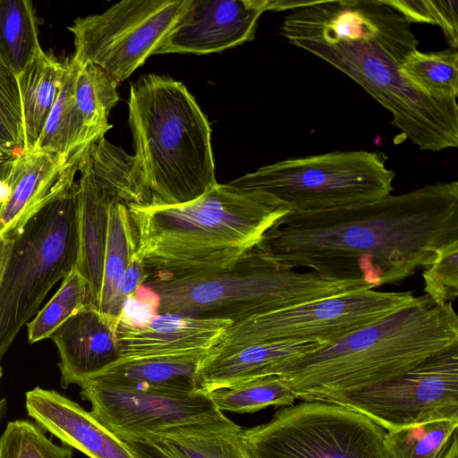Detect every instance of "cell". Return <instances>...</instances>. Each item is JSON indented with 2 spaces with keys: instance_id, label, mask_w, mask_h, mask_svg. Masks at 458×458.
I'll return each mask as SVG.
<instances>
[{
  "instance_id": "6da1fadb",
  "label": "cell",
  "mask_w": 458,
  "mask_h": 458,
  "mask_svg": "<svg viewBox=\"0 0 458 458\" xmlns=\"http://www.w3.org/2000/svg\"><path fill=\"white\" fill-rule=\"evenodd\" d=\"M458 242V182H437L379 200L317 212H289L258 246L279 265L371 289L428 267Z\"/></svg>"
},
{
  "instance_id": "7a4b0ae2",
  "label": "cell",
  "mask_w": 458,
  "mask_h": 458,
  "mask_svg": "<svg viewBox=\"0 0 458 458\" xmlns=\"http://www.w3.org/2000/svg\"><path fill=\"white\" fill-rule=\"evenodd\" d=\"M280 33L363 88L420 150L458 146L457 100L425 95L402 76L418 40L386 0L305 1L284 17Z\"/></svg>"
},
{
  "instance_id": "3957f363",
  "label": "cell",
  "mask_w": 458,
  "mask_h": 458,
  "mask_svg": "<svg viewBox=\"0 0 458 458\" xmlns=\"http://www.w3.org/2000/svg\"><path fill=\"white\" fill-rule=\"evenodd\" d=\"M134 254L148 278H178L233 267L291 212L264 192L217 183L181 205L129 204Z\"/></svg>"
},
{
  "instance_id": "277c9868",
  "label": "cell",
  "mask_w": 458,
  "mask_h": 458,
  "mask_svg": "<svg viewBox=\"0 0 458 458\" xmlns=\"http://www.w3.org/2000/svg\"><path fill=\"white\" fill-rule=\"evenodd\" d=\"M458 346L453 302L425 294L284 367L278 374L301 401L333 403Z\"/></svg>"
},
{
  "instance_id": "5b68a950",
  "label": "cell",
  "mask_w": 458,
  "mask_h": 458,
  "mask_svg": "<svg viewBox=\"0 0 458 458\" xmlns=\"http://www.w3.org/2000/svg\"><path fill=\"white\" fill-rule=\"evenodd\" d=\"M128 107L149 206L188 203L218 183L209 123L182 82L142 76L131 86Z\"/></svg>"
},
{
  "instance_id": "8992f818",
  "label": "cell",
  "mask_w": 458,
  "mask_h": 458,
  "mask_svg": "<svg viewBox=\"0 0 458 458\" xmlns=\"http://www.w3.org/2000/svg\"><path fill=\"white\" fill-rule=\"evenodd\" d=\"M365 289L360 281H332L286 268L258 244L231 267L178 278H148L136 293L155 313L233 323L306 301Z\"/></svg>"
},
{
  "instance_id": "52a82bcc",
  "label": "cell",
  "mask_w": 458,
  "mask_h": 458,
  "mask_svg": "<svg viewBox=\"0 0 458 458\" xmlns=\"http://www.w3.org/2000/svg\"><path fill=\"white\" fill-rule=\"evenodd\" d=\"M77 182L37 212L13 239L0 284V359L77 259Z\"/></svg>"
},
{
  "instance_id": "ba28073f",
  "label": "cell",
  "mask_w": 458,
  "mask_h": 458,
  "mask_svg": "<svg viewBox=\"0 0 458 458\" xmlns=\"http://www.w3.org/2000/svg\"><path fill=\"white\" fill-rule=\"evenodd\" d=\"M378 151L349 150L264 165L231 184L271 196L291 212L352 207L391 195L395 174Z\"/></svg>"
},
{
  "instance_id": "9c48e42d",
  "label": "cell",
  "mask_w": 458,
  "mask_h": 458,
  "mask_svg": "<svg viewBox=\"0 0 458 458\" xmlns=\"http://www.w3.org/2000/svg\"><path fill=\"white\" fill-rule=\"evenodd\" d=\"M386 430L336 403L301 401L242 429L250 458H389Z\"/></svg>"
},
{
  "instance_id": "30bf717a",
  "label": "cell",
  "mask_w": 458,
  "mask_h": 458,
  "mask_svg": "<svg viewBox=\"0 0 458 458\" xmlns=\"http://www.w3.org/2000/svg\"><path fill=\"white\" fill-rule=\"evenodd\" d=\"M417 299L412 292L365 289L257 314L228 327L207 356L224 355L267 342L313 340L329 344Z\"/></svg>"
},
{
  "instance_id": "8fae6325",
  "label": "cell",
  "mask_w": 458,
  "mask_h": 458,
  "mask_svg": "<svg viewBox=\"0 0 458 458\" xmlns=\"http://www.w3.org/2000/svg\"><path fill=\"white\" fill-rule=\"evenodd\" d=\"M187 0H124L102 13L74 20L77 63L101 68L115 83L125 81L172 29Z\"/></svg>"
},
{
  "instance_id": "7c38bea8",
  "label": "cell",
  "mask_w": 458,
  "mask_h": 458,
  "mask_svg": "<svg viewBox=\"0 0 458 458\" xmlns=\"http://www.w3.org/2000/svg\"><path fill=\"white\" fill-rule=\"evenodd\" d=\"M332 403L366 416L386 431L458 419V346L403 375Z\"/></svg>"
},
{
  "instance_id": "4fadbf2b",
  "label": "cell",
  "mask_w": 458,
  "mask_h": 458,
  "mask_svg": "<svg viewBox=\"0 0 458 458\" xmlns=\"http://www.w3.org/2000/svg\"><path fill=\"white\" fill-rule=\"evenodd\" d=\"M81 396L90 413L117 437H140L168 428L227 419L208 394L106 385L86 379Z\"/></svg>"
},
{
  "instance_id": "5bb4252c",
  "label": "cell",
  "mask_w": 458,
  "mask_h": 458,
  "mask_svg": "<svg viewBox=\"0 0 458 458\" xmlns=\"http://www.w3.org/2000/svg\"><path fill=\"white\" fill-rule=\"evenodd\" d=\"M267 0H187L154 55L208 54L250 41Z\"/></svg>"
},
{
  "instance_id": "9a60e30c",
  "label": "cell",
  "mask_w": 458,
  "mask_h": 458,
  "mask_svg": "<svg viewBox=\"0 0 458 458\" xmlns=\"http://www.w3.org/2000/svg\"><path fill=\"white\" fill-rule=\"evenodd\" d=\"M233 322L174 313H155L140 321L121 316L116 339L122 358L208 353Z\"/></svg>"
},
{
  "instance_id": "2e32d148",
  "label": "cell",
  "mask_w": 458,
  "mask_h": 458,
  "mask_svg": "<svg viewBox=\"0 0 458 458\" xmlns=\"http://www.w3.org/2000/svg\"><path fill=\"white\" fill-rule=\"evenodd\" d=\"M79 165L38 149L13 157L8 195L0 208V238H13L37 212L72 186Z\"/></svg>"
},
{
  "instance_id": "e0dca14e",
  "label": "cell",
  "mask_w": 458,
  "mask_h": 458,
  "mask_svg": "<svg viewBox=\"0 0 458 458\" xmlns=\"http://www.w3.org/2000/svg\"><path fill=\"white\" fill-rule=\"evenodd\" d=\"M26 410L45 431L89 458H137L90 411L55 390L36 386L26 393Z\"/></svg>"
},
{
  "instance_id": "ac0fdd59",
  "label": "cell",
  "mask_w": 458,
  "mask_h": 458,
  "mask_svg": "<svg viewBox=\"0 0 458 458\" xmlns=\"http://www.w3.org/2000/svg\"><path fill=\"white\" fill-rule=\"evenodd\" d=\"M116 327L92 304L65 320L50 336L60 355L61 386H79L121 359Z\"/></svg>"
},
{
  "instance_id": "d6986e66",
  "label": "cell",
  "mask_w": 458,
  "mask_h": 458,
  "mask_svg": "<svg viewBox=\"0 0 458 458\" xmlns=\"http://www.w3.org/2000/svg\"><path fill=\"white\" fill-rule=\"evenodd\" d=\"M327 343L313 340L267 342L250 344L229 353L208 357L197 372L199 392L208 394L255 378L278 375L287 365Z\"/></svg>"
},
{
  "instance_id": "ffe728a7",
  "label": "cell",
  "mask_w": 458,
  "mask_h": 458,
  "mask_svg": "<svg viewBox=\"0 0 458 458\" xmlns=\"http://www.w3.org/2000/svg\"><path fill=\"white\" fill-rule=\"evenodd\" d=\"M208 353L122 358L87 379L128 387L195 394L198 369Z\"/></svg>"
},
{
  "instance_id": "44dd1931",
  "label": "cell",
  "mask_w": 458,
  "mask_h": 458,
  "mask_svg": "<svg viewBox=\"0 0 458 458\" xmlns=\"http://www.w3.org/2000/svg\"><path fill=\"white\" fill-rule=\"evenodd\" d=\"M242 431L227 418L172 427L140 437L151 439L172 458H250L243 445Z\"/></svg>"
},
{
  "instance_id": "7402d4cb",
  "label": "cell",
  "mask_w": 458,
  "mask_h": 458,
  "mask_svg": "<svg viewBox=\"0 0 458 458\" xmlns=\"http://www.w3.org/2000/svg\"><path fill=\"white\" fill-rule=\"evenodd\" d=\"M64 61L42 50L17 77L22 112L24 150L36 148L47 117L60 94Z\"/></svg>"
},
{
  "instance_id": "603a6c76",
  "label": "cell",
  "mask_w": 458,
  "mask_h": 458,
  "mask_svg": "<svg viewBox=\"0 0 458 458\" xmlns=\"http://www.w3.org/2000/svg\"><path fill=\"white\" fill-rule=\"evenodd\" d=\"M64 64L65 70L60 94L47 117L35 149L55 155L70 164H80L92 145L86 140L74 100L76 63L71 56L65 59Z\"/></svg>"
},
{
  "instance_id": "cb8c5ba5",
  "label": "cell",
  "mask_w": 458,
  "mask_h": 458,
  "mask_svg": "<svg viewBox=\"0 0 458 458\" xmlns=\"http://www.w3.org/2000/svg\"><path fill=\"white\" fill-rule=\"evenodd\" d=\"M75 63V105L86 140L93 145L104 138L105 133L112 127L107 123V117L119 99L116 89L118 84L98 66L89 63Z\"/></svg>"
},
{
  "instance_id": "d4e9b609",
  "label": "cell",
  "mask_w": 458,
  "mask_h": 458,
  "mask_svg": "<svg viewBox=\"0 0 458 458\" xmlns=\"http://www.w3.org/2000/svg\"><path fill=\"white\" fill-rule=\"evenodd\" d=\"M38 24L31 1L0 0V61L17 77L42 50Z\"/></svg>"
},
{
  "instance_id": "484cf974",
  "label": "cell",
  "mask_w": 458,
  "mask_h": 458,
  "mask_svg": "<svg viewBox=\"0 0 458 458\" xmlns=\"http://www.w3.org/2000/svg\"><path fill=\"white\" fill-rule=\"evenodd\" d=\"M129 204L121 198H115L108 209L103 280L98 307L103 315L106 314L116 284L130 264L136 249Z\"/></svg>"
},
{
  "instance_id": "4316f807",
  "label": "cell",
  "mask_w": 458,
  "mask_h": 458,
  "mask_svg": "<svg viewBox=\"0 0 458 458\" xmlns=\"http://www.w3.org/2000/svg\"><path fill=\"white\" fill-rule=\"evenodd\" d=\"M402 76L415 89L432 98L457 100L458 52L447 48L412 52L401 66Z\"/></svg>"
},
{
  "instance_id": "83f0119b",
  "label": "cell",
  "mask_w": 458,
  "mask_h": 458,
  "mask_svg": "<svg viewBox=\"0 0 458 458\" xmlns=\"http://www.w3.org/2000/svg\"><path fill=\"white\" fill-rule=\"evenodd\" d=\"M458 419L438 420L386 431L389 458H444L457 443Z\"/></svg>"
},
{
  "instance_id": "f1b7e54d",
  "label": "cell",
  "mask_w": 458,
  "mask_h": 458,
  "mask_svg": "<svg viewBox=\"0 0 458 458\" xmlns=\"http://www.w3.org/2000/svg\"><path fill=\"white\" fill-rule=\"evenodd\" d=\"M216 408L236 413H251L268 406H289L297 396L278 375L255 378L231 387L208 393Z\"/></svg>"
},
{
  "instance_id": "f546056e",
  "label": "cell",
  "mask_w": 458,
  "mask_h": 458,
  "mask_svg": "<svg viewBox=\"0 0 458 458\" xmlns=\"http://www.w3.org/2000/svg\"><path fill=\"white\" fill-rule=\"evenodd\" d=\"M90 303L87 281L73 268L46 304L27 324L30 344L50 338L51 335L72 314ZM91 304V303H90Z\"/></svg>"
},
{
  "instance_id": "4dcf8cb0",
  "label": "cell",
  "mask_w": 458,
  "mask_h": 458,
  "mask_svg": "<svg viewBox=\"0 0 458 458\" xmlns=\"http://www.w3.org/2000/svg\"><path fill=\"white\" fill-rule=\"evenodd\" d=\"M45 432L27 420L8 422L0 437V458H72V447L55 445Z\"/></svg>"
},
{
  "instance_id": "1f68e13d",
  "label": "cell",
  "mask_w": 458,
  "mask_h": 458,
  "mask_svg": "<svg viewBox=\"0 0 458 458\" xmlns=\"http://www.w3.org/2000/svg\"><path fill=\"white\" fill-rule=\"evenodd\" d=\"M25 152L21 102L15 73L0 61V158Z\"/></svg>"
},
{
  "instance_id": "d6a6232c",
  "label": "cell",
  "mask_w": 458,
  "mask_h": 458,
  "mask_svg": "<svg viewBox=\"0 0 458 458\" xmlns=\"http://www.w3.org/2000/svg\"><path fill=\"white\" fill-rule=\"evenodd\" d=\"M422 276L424 292L434 303L453 302L458 294V242L442 250Z\"/></svg>"
},
{
  "instance_id": "836d02e7",
  "label": "cell",
  "mask_w": 458,
  "mask_h": 458,
  "mask_svg": "<svg viewBox=\"0 0 458 458\" xmlns=\"http://www.w3.org/2000/svg\"><path fill=\"white\" fill-rule=\"evenodd\" d=\"M148 279V274L143 262L133 254L130 264L118 281L111 303L106 316L117 327L125 303Z\"/></svg>"
},
{
  "instance_id": "e575fe53",
  "label": "cell",
  "mask_w": 458,
  "mask_h": 458,
  "mask_svg": "<svg viewBox=\"0 0 458 458\" xmlns=\"http://www.w3.org/2000/svg\"><path fill=\"white\" fill-rule=\"evenodd\" d=\"M435 7V25H438L446 38L450 47H458V1L433 0Z\"/></svg>"
},
{
  "instance_id": "d590c367",
  "label": "cell",
  "mask_w": 458,
  "mask_h": 458,
  "mask_svg": "<svg viewBox=\"0 0 458 458\" xmlns=\"http://www.w3.org/2000/svg\"><path fill=\"white\" fill-rule=\"evenodd\" d=\"M137 458H172L151 439L144 437H118Z\"/></svg>"
},
{
  "instance_id": "8d00e7d4",
  "label": "cell",
  "mask_w": 458,
  "mask_h": 458,
  "mask_svg": "<svg viewBox=\"0 0 458 458\" xmlns=\"http://www.w3.org/2000/svg\"><path fill=\"white\" fill-rule=\"evenodd\" d=\"M13 238H0V284L11 250Z\"/></svg>"
},
{
  "instance_id": "74e56055",
  "label": "cell",
  "mask_w": 458,
  "mask_h": 458,
  "mask_svg": "<svg viewBox=\"0 0 458 458\" xmlns=\"http://www.w3.org/2000/svg\"><path fill=\"white\" fill-rule=\"evenodd\" d=\"M7 411V401L5 398L0 399V422Z\"/></svg>"
},
{
  "instance_id": "f35d334b",
  "label": "cell",
  "mask_w": 458,
  "mask_h": 458,
  "mask_svg": "<svg viewBox=\"0 0 458 458\" xmlns=\"http://www.w3.org/2000/svg\"><path fill=\"white\" fill-rule=\"evenodd\" d=\"M457 443L454 444L444 458H457Z\"/></svg>"
},
{
  "instance_id": "ab89813d",
  "label": "cell",
  "mask_w": 458,
  "mask_h": 458,
  "mask_svg": "<svg viewBox=\"0 0 458 458\" xmlns=\"http://www.w3.org/2000/svg\"><path fill=\"white\" fill-rule=\"evenodd\" d=\"M2 377V369H1V366H0V378Z\"/></svg>"
}]
</instances>
